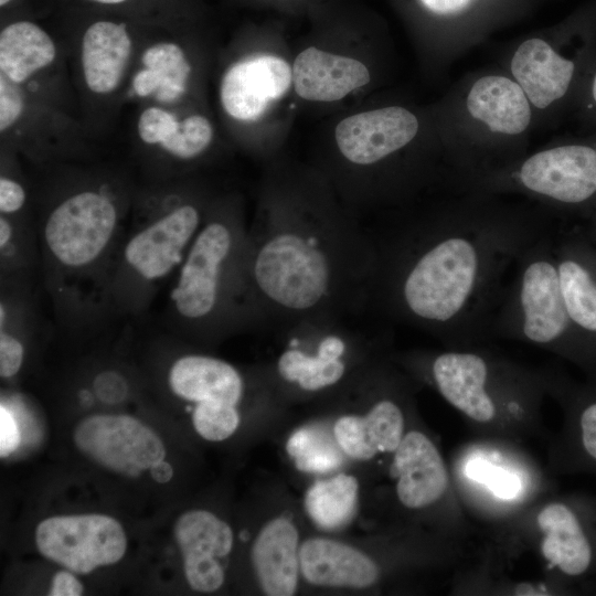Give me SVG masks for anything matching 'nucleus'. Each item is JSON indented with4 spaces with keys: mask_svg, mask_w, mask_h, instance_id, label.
<instances>
[{
    "mask_svg": "<svg viewBox=\"0 0 596 596\" xmlns=\"http://www.w3.org/2000/svg\"><path fill=\"white\" fill-rule=\"evenodd\" d=\"M299 535L286 518L269 521L252 546V562L263 592L269 596H291L298 587Z\"/></svg>",
    "mask_w": 596,
    "mask_h": 596,
    "instance_id": "25",
    "label": "nucleus"
},
{
    "mask_svg": "<svg viewBox=\"0 0 596 596\" xmlns=\"http://www.w3.org/2000/svg\"><path fill=\"white\" fill-rule=\"evenodd\" d=\"M554 231L532 242L518 258L494 315L491 334L552 350L596 379V363L574 329L563 299Z\"/></svg>",
    "mask_w": 596,
    "mask_h": 596,
    "instance_id": "7",
    "label": "nucleus"
},
{
    "mask_svg": "<svg viewBox=\"0 0 596 596\" xmlns=\"http://www.w3.org/2000/svg\"><path fill=\"white\" fill-rule=\"evenodd\" d=\"M248 227L234 205L210 207L170 281L168 313L188 337L212 341L245 329L244 265Z\"/></svg>",
    "mask_w": 596,
    "mask_h": 596,
    "instance_id": "5",
    "label": "nucleus"
},
{
    "mask_svg": "<svg viewBox=\"0 0 596 596\" xmlns=\"http://www.w3.org/2000/svg\"><path fill=\"white\" fill-rule=\"evenodd\" d=\"M419 362L439 394L477 423L491 422L499 403L519 406L538 391L528 372L470 348H449Z\"/></svg>",
    "mask_w": 596,
    "mask_h": 596,
    "instance_id": "10",
    "label": "nucleus"
},
{
    "mask_svg": "<svg viewBox=\"0 0 596 596\" xmlns=\"http://www.w3.org/2000/svg\"><path fill=\"white\" fill-rule=\"evenodd\" d=\"M173 534L183 556V568L190 587L214 592L224 582V571L216 558L233 547L231 526L206 510H190L175 521Z\"/></svg>",
    "mask_w": 596,
    "mask_h": 596,
    "instance_id": "18",
    "label": "nucleus"
},
{
    "mask_svg": "<svg viewBox=\"0 0 596 596\" xmlns=\"http://www.w3.org/2000/svg\"><path fill=\"white\" fill-rule=\"evenodd\" d=\"M543 538L541 552L547 563L567 577L596 570V509L588 504L555 501L538 514Z\"/></svg>",
    "mask_w": 596,
    "mask_h": 596,
    "instance_id": "17",
    "label": "nucleus"
},
{
    "mask_svg": "<svg viewBox=\"0 0 596 596\" xmlns=\"http://www.w3.org/2000/svg\"><path fill=\"white\" fill-rule=\"evenodd\" d=\"M292 84V68L274 55H257L236 62L224 74L221 103L232 118L252 121L285 95Z\"/></svg>",
    "mask_w": 596,
    "mask_h": 596,
    "instance_id": "19",
    "label": "nucleus"
},
{
    "mask_svg": "<svg viewBox=\"0 0 596 596\" xmlns=\"http://www.w3.org/2000/svg\"><path fill=\"white\" fill-rule=\"evenodd\" d=\"M132 43L124 23L97 21L82 39L81 61L87 87L96 94L114 92L127 68Z\"/></svg>",
    "mask_w": 596,
    "mask_h": 596,
    "instance_id": "26",
    "label": "nucleus"
},
{
    "mask_svg": "<svg viewBox=\"0 0 596 596\" xmlns=\"http://www.w3.org/2000/svg\"><path fill=\"white\" fill-rule=\"evenodd\" d=\"M143 68L132 79V88L140 97L156 95L161 102L178 99L187 89L191 66L178 44L160 42L149 46L142 55Z\"/></svg>",
    "mask_w": 596,
    "mask_h": 596,
    "instance_id": "29",
    "label": "nucleus"
},
{
    "mask_svg": "<svg viewBox=\"0 0 596 596\" xmlns=\"http://www.w3.org/2000/svg\"><path fill=\"white\" fill-rule=\"evenodd\" d=\"M469 190L520 196L558 219L583 220L596 207V129L553 140L473 177L459 189Z\"/></svg>",
    "mask_w": 596,
    "mask_h": 596,
    "instance_id": "9",
    "label": "nucleus"
},
{
    "mask_svg": "<svg viewBox=\"0 0 596 596\" xmlns=\"http://www.w3.org/2000/svg\"><path fill=\"white\" fill-rule=\"evenodd\" d=\"M21 441L18 423L8 407L0 406V456L7 457L12 454Z\"/></svg>",
    "mask_w": 596,
    "mask_h": 596,
    "instance_id": "41",
    "label": "nucleus"
},
{
    "mask_svg": "<svg viewBox=\"0 0 596 596\" xmlns=\"http://www.w3.org/2000/svg\"><path fill=\"white\" fill-rule=\"evenodd\" d=\"M171 393L189 403L219 401L236 405L242 401L246 382L231 363L203 353L178 356L167 375Z\"/></svg>",
    "mask_w": 596,
    "mask_h": 596,
    "instance_id": "21",
    "label": "nucleus"
},
{
    "mask_svg": "<svg viewBox=\"0 0 596 596\" xmlns=\"http://www.w3.org/2000/svg\"><path fill=\"white\" fill-rule=\"evenodd\" d=\"M40 263L38 231L19 216L0 214V279H26Z\"/></svg>",
    "mask_w": 596,
    "mask_h": 596,
    "instance_id": "31",
    "label": "nucleus"
},
{
    "mask_svg": "<svg viewBox=\"0 0 596 596\" xmlns=\"http://www.w3.org/2000/svg\"><path fill=\"white\" fill-rule=\"evenodd\" d=\"M124 219L115 196L93 187L67 193L43 216L38 227L43 281L64 327H92L113 312Z\"/></svg>",
    "mask_w": 596,
    "mask_h": 596,
    "instance_id": "3",
    "label": "nucleus"
},
{
    "mask_svg": "<svg viewBox=\"0 0 596 596\" xmlns=\"http://www.w3.org/2000/svg\"><path fill=\"white\" fill-rule=\"evenodd\" d=\"M579 226L590 242L596 246V207L583 220Z\"/></svg>",
    "mask_w": 596,
    "mask_h": 596,
    "instance_id": "45",
    "label": "nucleus"
},
{
    "mask_svg": "<svg viewBox=\"0 0 596 596\" xmlns=\"http://www.w3.org/2000/svg\"><path fill=\"white\" fill-rule=\"evenodd\" d=\"M392 475L397 479V498L408 509L435 503L448 486L447 469L437 447L417 430L403 436L394 451Z\"/></svg>",
    "mask_w": 596,
    "mask_h": 596,
    "instance_id": "20",
    "label": "nucleus"
},
{
    "mask_svg": "<svg viewBox=\"0 0 596 596\" xmlns=\"http://www.w3.org/2000/svg\"><path fill=\"white\" fill-rule=\"evenodd\" d=\"M179 125L180 121L172 113L151 106L140 114L137 131L145 143L161 146L175 134Z\"/></svg>",
    "mask_w": 596,
    "mask_h": 596,
    "instance_id": "37",
    "label": "nucleus"
},
{
    "mask_svg": "<svg viewBox=\"0 0 596 596\" xmlns=\"http://www.w3.org/2000/svg\"><path fill=\"white\" fill-rule=\"evenodd\" d=\"M73 438L87 458L126 477H138L166 458L157 433L129 415L88 416L76 426Z\"/></svg>",
    "mask_w": 596,
    "mask_h": 596,
    "instance_id": "14",
    "label": "nucleus"
},
{
    "mask_svg": "<svg viewBox=\"0 0 596 596\" xmlns=\"http://www.w3.org/2000/svg\"><path fill=\"white\" fill-rule=\"evenodd\" d=\"M324 201L297 193L269 196L248 228L245 329L279 330L308 318L370 311L369 232Z\"/></svg>",
    "mask_w": 596,
    "mask_h": 596,
    "instance_id": "2",
    "label": "nucleus"
},
{
    "mask_svg": "<svg viewBox=\"0 0 596 596\" xmlns=\"http://www.w3.org/2000/svg\"><path fill=\"white\" fill-rule=\"evenodd\" d=\"M195 199L173 195L135 217L117 258L113 312H145L171 281L210 210Z\"/></svg>",
    "mask_w": 596,
    "mask_h": 596,
    "instance_id": "6",
    "label": "nucleus"
},
{
    "mask_svg": "<svg viewBox=\"0 0 596 596\" xmlns=\"http://www.w3.org/2000/svg\"><path fill=\"white\" fill-rule=\"evenodd\" d=\"M571 444L577 465L596 468V379L570 389Z\"/></svg>",
    "mask_w": 596,
    "mask_h": 596,
    "instance_id": "32",
    "label": "nucleus"
},
{
    "mask_svg": "<svg viewBox=\"0 0 596 596\" xmlns=\"http://www.w3.org/2000/svg\"><path fill=\"white\" fill-rule=\"evenodd\" d=\"M86 391L92 398L108 405L125 402L131 392L129 377L119 369L106 368L91 379V389Z\"/></svg>",
    "mask_w": 596,
    "mask_h": 596,
    "instance_id": "36",
    "label": "nucleus"
},
{
    "mask_svg": "<svg viewBox=\"0 0 596 596\" xmlns=\"http://www.w3.org/2000/svg\"><path fill=\"white\" fill-rule=\"evenodd\" d=\"M91 1H95V2L104 3V4H116V3H121L126 0H91Z\"/></svg>",
    "mask_w": 596,
    "mask_h": 596,
    "instance_id": "46",
    "label": "nucleus"
},
{
    "mask_svg": "<svg viewBox=\"0 0 596 596\" xmlns=\"http://www.w3.org/2000/svg\"><path fill=\"white\" fill-rule=\"evenodd\" d=\"M287 451L304 471L327 472L342 464L337 446L316 428L305 427L295 432L287 443Z\"/></svg>",
    "mask_w": 596,
    "mask_h": 596,
    "instance_id": "33",
    "label": "nucleus"
},
{
    "mask_svg": "<svg viewBox=\"0 0 596 596\" xmlns=\"http://www.w3.org/2000/svg\"><path fill=\"white\" fill-rule=\"evenodd\" d=\"M467 475L469 478L486 483L496 496L504 499H510L520 491L521 483L517 476L486 461L473 460L469 462Z\"/></svg>",
    "mask_w": 596,
    "mask_h": 596,
    "instance_id": "38",
    "label": "nucleus"
},
{
    "mask_svg": "<svg viewBox=\"0 0 596 596\" xmlns=\"http://www.w3.org/2000/svg\"><path fill=\"white\" fill-rule=\"evenodd\" d=\"M502 67L529 98L535 128L573 117L596 70V15L526 36L508 52Z\"/></svg>",
    "mask_w": 596,
    "mask_h": 596,
    "instance_id": "8",
    "label": "nucleus"
},
{
    "mask_svg": "<svg viewBox=\"0 0 596 596\" xmlns=\"http://www.w3.org/2000/svg\"><path fill=\"white\" fill-rule=\"evenodd\" d=\"M11 0H0V6L1 7H4L6 4H8Z\"/></svg>",
    "mask_w": 596,
    "mask_h": 596,
    "instance_id": "47",
    "label": "nucleus"
},
{
    "mask_svg": "<svg viewBox=\"0 0 596 596\" xmlns=\"http://www.w3.org/2000/svg\"><path fill=\"white\" fill-rule=\"evenodd\" d=\"M55 56L52 38L33 22H13L0 33V71L14 83L22 84Z\"/></svg>",
    "mask_w": 596,
    "mask_h": 596,
    "instance_id": "28",
    "label": "nucleus"
},
{
    "mask_svg": "<svg viewBox=\"0 0 596 596\" xmlns=\"http://www.w3.org/2000/svg\"><path fill=\"white\" fill-rule=\"evenodd\" d=\"M151 477L159 483L168 482L173 476L172 466L166 460L150 468Z\"/></svg>",
    "mask_w": 596,
    "mask_h": 596,
    "instance_id": "44",
    "label": "nucleus"
},
{
    "mask_svg": "<svg viewBox=\"0 0 596 596\" xmlns=\"http://www.w3.org/2000/svg\"><path fill=\"white\" fill-rule=\"evenodd\" d=\"M212 138L213 128L209 119L202 115H192L180 121L175 134L160 148L178 160L190 161L209 148Z\"/></svg>",
    "mask_w": 596,
    "mask_h": 596,
    "instance_id": "34",
    "label": "nucleus"
},
{
    "mask_svg": "<svg viewBox=\"0 0 596 596\" xmlns=\"http://www.w3.org/2000/svg\"><path fill=\"white\" fill-rule=\"evenodd\" d=\"M292 85L304 99L336 102L370 82L362 62L309 47L300 52L291 66Z\"/></svg>",
    "mask_w": 596,
    "mask_h": 596,
    "instance_id": "22",
    "label": "nucleus"
},
{
    "mask_svg": "<svg viewBox=\"0 0 596 596\" xmlns=\"http://www.w3.org/2000/svg\"><path fill=\"white\" fill-rule=\"evenodd\" d=\"M333 435L340 449L354 459L394 453L404 436V414L394 397L384 395L363 416L339 417Z\"/></svg>",
    "mask_w": 596,
    "mask_h": 596,
    "instance_id": "24",
    "label": "nucleus"
},
{
    "mask_svg": "<svg viewBox=\"0 0 596 596\" xmlns=\"http://www.w3.org/2000/svg\"><path fill=\"white\" fill-rule=\"evenodd\" d=\"M497 0H408L428 28L441 66L457 62L483 42L497 21Z\"/></svg>",
    "mask_w": 596,
    "mask_h": 596,
    "instance_id": "16",
    "label": "nucleus"
},
{
    "mask_svg": "<svg viewBox=\"0 0 596 596\" xmlns=\"http://www.w3.org/2000/svg\"><path fill=\"white\" fill-rule=\"evenodd\" d=\"M554 254L568 318L596 363V246L575 226L554 233Z\"/></svg>",
    "mask_w": 596,
    "mask_h": 596,
    "instance_id": "15",
    "label": "nucleus"
},
{
    "mask_svg": "<svg viewBox=\"0 0 596 596\" xmlns=\"http://www.w3.org/2000/svg\"><path fill=\"white\" fill-rule=\"evenodd\" d=\"M572 118L578 123L582 131L596 129V70Z\"/></svg>",
    "mask_w": 596,
    "mask_h": 596,
    "instance_id": "42",
    "label": "nucleus"
},
{
    "mask_svg": "<svg viewBox=\"0 0 596 596\" xmlns=\"http://www.w3.org/2000/svg\"><path fill=\"white\" fill-rule=\"evenodd\" d=\"M26 203V191L22 183L8 174L0 178V214L21 215Z\"/></svg>",
    "mask_w": 596,
    "mask_h": 596,
    "instance_id": "40",
    "label": "nucleus"
},
{
    "mask_svg": "<svg viewBox=\"0 0 596 596\" xmlns=\"http://www.w3.org/2000/svg\"><path fill=\"white\" fill-rule=\"evenodd\" d=\"M36 327L30 280L1 279L0 376L14 377L22 369L26 341Z\"/></svg>",
    "mask_w": 596,
    "mask_h": 596,
    "instance_id": "27",
    "label": "nucleus"
},
{
    "mask_svg": "<svg viewBox=\"0 0 596 596\" xmlns=\"http://www.w3.org/2000/svg\"><path fill=\"white\" fill-rule=\"evenodd\" d=\"M0 73V130L10 129L24 109V94L20 86Z\"/></svg>",
    "mask_w": 596,
    "mask_h": 596,
    "instance_id": "39",
    "label": "nucleus"
},
{
    "mask_svg": "<svg viewBox=\"0 0 596 596\" xmlns=\"http://www.w3.org/2000/svg\"><path fill=\"white\" fill-rule=\"evenodd\" d=\"M35 542L43 556L78 574L115 564L127 550L121 524L98 513L47 518L39 523Z\"/></svg>",
    "mask_w": 596,
    "mask_h": 596,
    "instance_id": "13",
    "label": "nucleus"
},
{
    "mask_svg": "<svg viewBox=\"0 0 596 596\" xmlns=\"http://www.w3.org/2000/svg\"><path fill=\"white\" fill-rule=\"evenodd\" d=\"M352 318L313 317L279 329L285 348L275 364L278 380L307 394L342 383L350 372L354 349L363 343Z\"/></svg>",
    "mask_w": 596,
    "mask_h": 596,
    "instance_id": "12",
    "label": "nucleus"
},
{
    "mask_svg": "<svg viewBox=\"0 0 596 596\" xmlns=\"http://www.w3.org/2000/svg\"><path fill=\"white\" fill-rule=\"evenodd\" d=\"M300 571L310 584L326 587L368 588L379 578L377 565L353 546L315 538L299 547Z\"/></svg>",
    "mask_w": 596,
    "mask_h": 596,
    "instance_id": "23",
    "label": "nucleus"
},
{
    "mask_svg": "<svg viewBox=\"0 0 596 596\" xmlns=\"http://www.w3.org/2000/svg\"><path fill=\"white\" fill-rule=\"evenodd\" d=\"M192 423L196 433L206 440L221 441L237 429L240 414L236 405L219 401L195 403Z\"/></svg>",
    "mask_w": 596,
    "mask_h": 596,
    "instance_id": "35",
    "label": "nucleus"
},
{
    "mask_svg": "<svg viewBox=\"0 0 596 596\" xmlns=\"http://www.w3.org/2000/svg\"><path fill=\"white\" fill-rule=\"evenodd\" d=\"M359 485L353 476L341 473L315 482L306 492L305 508L320 528L336 530L352 517L358 502Z\"/></svg>",
    "mask_w": 596,
    "mask_h": 596,
    "instance_id": "30",
    "label": "nucleus"
},
{
    "mask_svg": "<svg viewBox=\"0 0 596 596\" xmlns=\"http://www.w3.org/2000/svg\"><path fill=\"white\" fill-rule=\"evenodd\" d=\"M84 593V587L78 578L67 571L57 572L49 589L50 596H79Z\"/></svg>",
    "mask_w": 596,
    "mask_h": 596,
    "instance_id": "43",
    "label": "nucleus"
},
{
    "mask_svg": "<svg viewBox=\"0 0 596 596\" xmlns=\"http://www.w3.org/2000/svg\"><path fill=\"white\" fill-rule=\"evenodd\" d=\"M555 219L520 196L450 191L423 213L368 231L370 311L470 348L491 334L518 258Z\"/></svg>",
    "mask_w": 596,
    "mask_h": 596,
    "instance_id": "1",
    "label": "nucleus"
},
{
    "mask_svg": "<svg viewBox=\"0 0 596 596\" xmlns=\"http://www.w3.org/2000/svg\"><path fill=\"white\" fill-rule=\"evenodd\" d=\"M435 123L457 191L467 180L525 156L535 115L521 86L500 66L457 81L437 108Z\"/></svg>",
    "mask_w": 596,
    "mask_h": 596,
    "instance_id": "4",
    "label": "nucleus"
},
{
    "mask_svg": "<svg viewBox=\"0 0 596 596\" xmlns=\"http://www.w3.org/2000/svg\"><path fill=\"white\" fill-rule=\"evenodd\" d=\"M423 129L415 111L391 105L341 120L334 131L343 159L376 175L375 191L398 198L423 187L397 159L413 148Z\"/></svg>",
    "mask_w": 596,
    "mask_h": 596,
    "instance_id": "11",
    "label": "nucleus"
}]
</instances>
